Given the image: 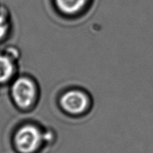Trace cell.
I'll return each mask as SVG.
<instances>
[{
    "label": "cell",
    "mask_w": 153,
    "mask_h": 153,
    "mask_svg": "<svg viewBox=\"0 0 153 153\" xmlns=\"http://www.w3.org/2000/svg\"><path fill=\"white\" fill-rule=\"evenodd\" d=\"M10 95L14 104L21 110H27L35 104L37 99V87L34 81L27 76L15 80L10 89Z\"/></svg>",
    "instance_id": "obj_1"
},
{
    "label": "cell",
    "mask_w": 153,
    "mask_h": 153,
    "mask_svg": "<svg viewBox=\"0 0 153 153\" xmlns=\"http://www.w3.org/2000/svg\"><path fill=\"white\" fill-rule=\"evenodd\" d=\"M39 128L31 124H24L16 131L14 143L22 153H32L41 145L44 136Z\"/></svg>",
    "instance_id": "obj_2"
},
{
    "label": "cell",
    "mask_w": 153,
    "mask_h": 153,
    "mask_svg": "<svg viewBox=\"0 0 153 153\" xmlns=\"http://www.w3.org/2000/svg\"><path fill=\"white\" fill-rule=\"evenodd\" d=\"M60 105L64 112L78 116L86 112L90 106V99L84 92L71 89L61 95Z\"/></svg>",
    "instance_id": "obj_3"
},
{
    "label": "cell",
    "mask_w": 153,
    "mask_h": 153,
    "mask_svg": "<svg viewBox=\"0 0 153 153\" xmlns=\"http://www.w3.org/2000/svg\"><path fill=\"white\" fill-rule=\"evenodd\" d=\"M16 72L14 61L7 54L0 53V85L8 82Z\"/></svg>",
    "instance_id": "obj_4"
},
{
    "label": "cell",
    "mask_w": 153,
    "mask_h": 153,
    "mask_svg": "<svg viewBox=\"0 0 153 153\" xmlns=\"http://www.w3.org/2000/svg\"><path fill=\"white\" fill-rule=\"evenodd\" d=\"M57 8L65 15L79 13L87 4L88 0H55Z\"/></svg>",
    "instance_id": "obj_5"
},
{
    "label": "cell",
    "mask_w": 153,
    "mask_h": 153,
    "mask_svg": "<svg viewBox=\"0 0 153 153\" xmlns=\"http://www.w3.org/2000/svg\"><path fill=\"white\" fill-rule=\"evenodd\" d=\"M9 13L3 6H0V41L4 40L8 34L10 29Z\"/></svg>",
    "instance_id": "obj_6"
}]
</instances>
